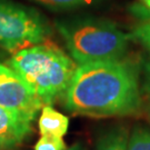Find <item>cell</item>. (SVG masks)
<instances>
[{
    "instance_id": "cell-1",
    "label": "cell",
    "mask_w": 150,
    "mask_h": 150,
    "mask_svg": "<svg viewBox=\"0 0 150 150\" xmlns=\"http://www.w3.org/2000/svg\"><path fill=\"white\" fill-rule=\"evenodd\" d=\"M62 100L64 108L78 116L134 115L141 106L139 70L125 58L78 64Z\"/></svg>"
},
{
    "instance_id": "cell-2",
    "label": "cell",
    "mask_w": 150,
    "mask_h": 150,
    "mask_svg": "<svg viewBox=\"0 0 150 150\" xmlns=\"http://www.w3.org/2000/svg\"><path fill=\"white\" fill-rule=\"evenodd\" d=\"M8 66L21 77L42 106L64 95L77 64L51 41H43L12 54Z\"/></svg>"
},
{
    "instance_id": "cell-3",
    "label": "cell",
    "mask_w": 150,
    "mask_h": 150,
    "mask_svg": "<svg viewBox=\"0 0 150 150\" xmlns=\"http://www.w3.org/2000/svg\"><path fill=\"white\" fill-rule=\"evenodd\" d=\"M57 29L77 66L123 58L132 39L113 22L96 18L59 21Z\"/></svg>"
},
{
    "instance_id": "cell-4",
    "label": "cell",
    "mask_w": 150,
    "mask_h": 150,
    "mask_svg": "<svg viewBox=\"0 0 150 150\" xmlns=\"http://www.w3.org/2000/svg\"><path fill=\"white\" fill-rule=\"evenodd\" d=\"M51 28L38 11L0 0V47L11 54L49 40Z\"/></svg>"
},
{
    "instance_id": "cell-5",
    "label": "cell",
    "mask_w": 150,
    "mask_h": 150,
    "mask_svg": "<svg viewBox=\"0 0 150 150\" xmlns=\"http://www.w3.org/2000/svg\"><path fill=\"white\" fill-rule=\"evenodd\" d=\"M0 107L35 119L43 107L25 80L8 64H0Z\"/></svg>"
},
{
    "instance_id": "cell-6",
    "label": "cell",
    "mask_w": 150,
    "mask_h": 150,
    "mask_svg": "<svg viewBox=\"0 0 150 150\" xmlns=\"http://www.w3.org/2000/svg\"><path fill=\"white\" fill-rule=\"evenodd\" d=\"M33 119L0 107V150L20 145L31 132Z\"/></svg>"
},
{
    "instance_id": "cell-7",
    "label": "cell",
    "mask_w": 150,
    "mask_h": 150,
    "mask_svg": "<svg viewBox=\"0 0 150 150\" xmlns=\"http://www.w3.org/2000/svg\"><path fill=\"white\" fill-rule=\"evenodd\" d=\"M38 127L40 134H52L64 137L69 129V119L51 106H43L39 117Z\"/></svg>"
},
{
    "instance_id": "cell-8",
    "label": "cell",
    "mask_w": 150,
    "mask_h": 150,
    "mask_svg": "<svg viewBox=\"0 0 150 150\" xmlns=\"http://www.w3.org/2000/svg\"><path fill=\"white\" fill-rule=\"evenodd\" d=\"M128 139L129 132L125 127H112L98 139L95 150H127Z\"/></svg>"
},
{
    "instance_id": "cell-9",
    "label": "cell",
    "mask_w": 150,
    "mask_h": 150,
    "mask_svg": "<svg viewBox=\"0 0 150 150\" xmlns=\"http://www.w3.org/2000/svg\"><path fill=\"white\" fill-rule=\"evenodd\" d=\"M134 13L140 18V22L134 28L132 39L145 47L150 52V10L146 7L138 6Z\"/></svg>"
},
{
    "instance_id": "cell-10",
    "label": "cell",
    "mask_w": 150,
    "mask_h": 150,
    "mask_svg": "<svg viewBox=\"0 0 150 150\" xmlns=\"http://www.w3.org/2000/svg\"><path fill=\"white\" fill-rule=\"evenodd\" d=\"M54 10H72L93 5L98 0H31Z\"/></svg>"
},
{
    "instance_id": "cell-11",
    "label": "cell",
    "mask_w": 150,
    "mask_h": 150,
    "mask_svg": "<svg viewBox=\"0 0 150 150\" xmlns=\"http://www.w3.org/2000/svg\"><path fill=\"white\" fill-rule=\"evenodd\" d=\"M127 150H150V129L142 126L134 127L128 139Z\"/></svg>"
},
{
    "instance_id": "cell-12",
    "label": "cell",
    "mask_w": 150,
    "mask_h": 150,
    "mask_svg": "<svg viewBox=\"0 0 150 150\" xmlns=\"http://www.w3.org/2000/svg\"><path fill=\"white\" fill-rule=\"evenodd\" d=\"M68 148L62 137L41 134L35 145V150H66Z\"/></svg>"
},
{
    "instance_id": "cell-13",
    "label": "cell",
    "mask_w": 150,
    "mask_h": 150,
    "mask_svg": "<svg viewBox=\"0 0 150 150\" xmlns=\"http://www.w3.org/2000/svg\"><path fill=\"white\" fill-rule=\"evenodd\" d=\"M142 89L150 96V59L147 60L142 67Z\"/></svg>"
},
{
    "instance_id": "cell-14",
    "label": "cell",
    "mask_w": 150,
    "mask_h": 150,
    "mask_svg": "<svg viewBox=\"0 0 150 150\" xmlns=\"http://www.w3.org/2000/svg\"><path fill=\"white\" fill-rule=\"evenodd\" d=\"M66 150H87V147L86 145H83L82 142H76V144H74L72 146H70V147H68Z\"/></svg>"
},
{
    "instance_id": "cell-15",
    "label": "cell",
    "mask_w": 150,
    "mask_h": 150,
    "mask_svg": "<svg viewBox=\"0 0 150 150\" xmlns=\"http://www.w3.org/2000/svg\"><path fill=\"white\" fill-rule=\"evenodd\" d=\"M142 2H144V6L146 8L150 10V0H142Z\"/></svg>"
},
{
    "instance_id": "cell-16",
    "label": "cell",
    "mask_w": 150,
    "mask_h": 150,
    "mask_svg": "<svg viewBox=\"0 0 150 150\" xmlns=\"http://www.w3.org/2000/svg\"><path fill=\"white\" fill-rule=\"evenodd\" d=\"M148 110H149V115H150V101H149V108H148Z\"/></svg>"
}]
</instances>
